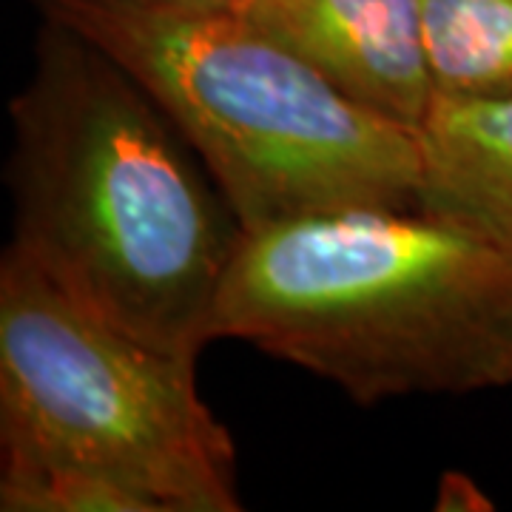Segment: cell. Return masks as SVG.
Masks as SVG:
<instances>
[{"label":"cell","mask_w":512,"mask_h":512,"mask_svg":"<svg viewBox=\"0 0 512 512\" xmlns=\"http://www.w3.org/2000/svg\"><path fill=\"white\" fill-rule=\"evenodd\" d=\"M9 123V245L106 322L197 362L245 231L168 111L43 18Z\"/></svg>","instance_id":"cell-1"},{"label":"cell","mask_w":512,"mask_h":512,"mask_svg":"<svg viewBox=\"0 0 512 512\" xmlns=\"http://www.w3.org/2000/svg\"><path fill=\"white\" fill-rule=\"evenodd\" d=\"M217 339L316 373L356 404L512 387V242L424 208L248 231Z\"/></svg>","instance_id":"cell-2"},{"label":"cell","mask_w":512,"mask_h":512,"mask_svg":"<svg viewBox=\"0 0 512 512\" xmlns=\"http://www.w3.org/2000/svg\"><path fill=\"white\" fill-rule=\"evenodd\" d=\"M168 111L242 231L353 208H419V131L328 83L237 3L37 0Z\"/></svg>","instance_id":"cell-3"},{"label":"cell","mask_w":512,"mask_h":512,"mask_svg":"<svg viewBox=\"0 0 512 512\" xmlns=\"http://www.w3.org/2000/svg\"><path fill=\"white\" fill-rule=\"evenodd\" d=\"M0 444L126 481L160 512H239L237 447L197 362L80 305L15 245L0 259Z\"/></svg>","instance_id":"cell-4"},{"label":"cell","mask_w":512,"mask_h":512,"mask_svg":"<svg viewBox=\"0 0 512 512\" xmlns=\"http://www.w3.org/2000/svg\"><path fill=\"white\" fill-rule=\"evenodd\" d=\"M353 103L419 131L436 103L421 0H239Z\"/></svg>","instance_id":"cell-5"},{"label":"cell","mask_w":512,"mask_h":512,"mask_svg":"<svg viewBox=\"0 0 512 512\" xmlns=\"http://www.w3.org/2000/svg\"><path fill=\"white\" fill-rule=\"evenodd\" d=\"M419 146V208L512 242V97H436Z\"/></svg>","instance_id":"cell-6"},{"label":"cell","mask_w":512,"mask_h":512,"mask_svg":"<svg viewBox=\"0 0 512 512\" xmlns=\"http://www.w3.org/2000/svg\"><path fill=\"white\" fill-rule=\"evenodd\" d=\"M421 26L439 97H512V0H421Z\"/></svg>","instance_id":"cell-7"},{"label":"cell","mask_w":512,"mask_h":512,"mask_svg":"<svg viewBox=\"0 0 512 512\" xmlns=\"http://www.w3.org/2000/svg\"><path fill=\"white\" fill-rule=\"evenodd\" d=\"M3 512H160L157 501L120 478L69 458L0 444Z\"/></svg>","instance_id":"cell-8"},{"label":"cell","mask_w":512,"mask_h":512,"mask_svg":"<svg viewBox=\"0 0 512 512\" xmlns=\"http://www.w3.org/2000/svg\"><path fill=\"white\" fill-rule=\"evenodd\" d=\"M436 510L447 512H481L493 510V501L481 493L476 481L464 473H444L439 481Z\"/></svg>","instance_id":"cell-9"},{"label":"cell","mask_w":512,"mask_h":512,"mask_svg":"<svg viewBox=\"0 0 512 512\" xmlns=\"http://www.w3.org/2000/svg\"><path fill=\"white\" fill-rule=\"evenodd\" d=\"M197 3H239V0H197Z\"/></svg>","instance_id":"cell-10"}]
</instances>
